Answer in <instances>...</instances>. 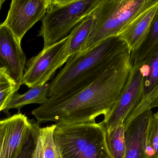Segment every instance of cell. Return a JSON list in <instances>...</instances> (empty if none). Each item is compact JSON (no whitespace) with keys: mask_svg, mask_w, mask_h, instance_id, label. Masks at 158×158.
Here are the masks:
<instances>
[{"mask_svg":"<svg viewBox=\"0 0 158 158\" xmlns=\"http://www.w3.org/2000/svg\"><path fill=\"white\" fill-rule=\"evenodd\" d=\"M132 65L129 52L119 63L87 87L64 98L49 97L31 114L40 125L49 122L56 125L96 122L100 115L105 118L118 100Z\"/></svg>","mask_w":158,"mask_h":158,"instance_id":"1","label":"cell"},{"mask_svg":"<svg viewBox=\"0 0 158 158\" xmlns=\"http://www.w3.org/2000/svg\"><path fill=\"white\" fill-rule=\"evenodd\" d=\"M129 52L125 42L113 37L71 56L49 83L48 97L61 99L77 92L115 66Z\"/></svg>","mask_w":158,"mask_h":158,"instance_id":"2","label":"cell"},{"mask_svg":"<svg viewBox=\"0 0 158 158\" xmlns=\"http://www.w3.org/2000/svg\"><path fill=\"white\" fill-rule=\"evenodd\" d=\"M158 2V0H99L91 15L94 25L82 51L119 34L140 14Z\"/></svg>","mask_w":158,"mask_h":158,"instance_id":"3","label":"cell"},{"mask_svg":"<svg viewBox=\"0 0 158 158\" xmlns=\"http://www.w3.org/2000/svg\"><path fill=\"white\" fill-rule=\"evenodd\" d=\"M56 125L54 137L62 158H112L102 122Z\"/></svg>","mask_w":158,"mask_h":158,"instance_id":"4","label":"cell"},{"mask_svg":"<svg viewBox=\"0 0 158 158\" xmlns=\"http://www.w3.org/2000/svg\"><path fill=\"white\" fill-rule=\"evenodd\" d=\"M99 1L50 0L38 34L43 39L44 48L67 37L79 22L91 14Z\"/></svg>","mask_w":158,"mask_h":158,"instance_id":"5","label":"cell"},{"mask_svg":"<svg viewBox=\"0 0 158 158\" xmlns=\"http://www.w3.org/2000/svg\"><path fill=\"white\" fill-rule=\"evenodd\" d=\"M68 36L60 41L44 48L26 64L23 84L28 88L41 86L52 78L56 71L65 64L69 58L66 54Z\"/></svg>","mask_w":158,"mask_h":158,"instance_id":"6","label":"cell"},{"mask_svg":"<svg viewBox=\"0 0 158 158\" xmlns=\"http://www.w3.org/2000/svg\"><path fill=\"white\" fill-rule=\"evenodd\" d=\"M142 65V61L133 62L132 67L118 100L106 117L101 122L106 130L123 122L143 97L145 79Z\"/></svg>","mask_w":158,"mask_h":158,"instance_id":"7","label":"cell"},{"mask_svg":"<svg viewBox=\"0 0 158 158\" xmlns=\"http://www.w3.org/2000/svg\"><path fill=\"white\" fill-rule=\"evenodd\" d=\"M50 0H13L2 25L7 27L20 42L36 22L42 20Z\"/></svg>","mask_w":158,"mask_h":158,"instance_id":"8","label":"cell"},{"mask_svg":"<svg viewBox=\"0 0 158 158\" xmlns=\"http://www.w3.org/2000/svg\"><path fill=\"white\" fill-rule=\"evenodd\" d=\"M26 64L21 42L7 27L0 24V70L13 81L17 92L23 84Z\"/></svg>","mask_w":158,"mask_h":158,"instance_id":"9","label":"cell"},{"mask_svg":"<svg viewBox=\"0 0 158 158\" xmlns=\"http://www.w3.org/2000/svg\"><path fill=\"white\" fill-rule=\"evenodd\" d=\"M6 120L0 158H16L30 135V120L19 112Z\"/></svg>","mask_w":158,"mask_h":158,"instance_id":"10","label":"cell"},{"mask_svg":"<svg viewBox=\"0 0 158 158\" xmlns=\"http://www.w3.org/2000/svg\"><path fill=\"white\" fill-rule=\"evenodd\" d=\"M152 109L141 113L125 128L126 154L124 158H144L146 135Z\"/></svg>","mask_w":158,"mask_h":158,"instance_id":"11","label":"cell"},{"mask_svg":"<svg viewBox=\"0 0 158 158\" xmlns=\"http://www.w3.org/2000/svg\"><path fill=\"white\" fill-rule=\"evenodd\" d=\"M158 10V2L142 12L118 36L125 42L131 53L143 42Z\"/></svg>","mask_w":158,"mask_h":158,"instance_id":"12","label":"cell"},{"mask_svg":"<svg viewBox=\"0 0 158 158\" xmlns=\"http://www.w3.org/2000/svg\"><path fill=\"white\" fill-rule=\"evenodd\" d=\"M30 122L35 141L32 158H62L54 137L56 124L40 128L37 122Z\"/></svg>","mask_w":158,"mask_h":158,"instance_id":"13","label":"cell"},{"mask_svg":"<svg viewBox=\"0 0 158 158\" xmlns=\"http://www.w3.org/2000/svg\"><path fill=\"white\" fill-rule=\"evenodd\" d=\"M49 83H46L44 85L30 88L23 94H19L16 92L13 94L3 111L8 114L9 109H16L19 111L22 107L29 104L42 105L49 98Z\"/></svg>","mask_w":158,"mask_h":158,"instance_id":"14","label":"cell"},{"mask_svg":"<svg viewBox=\"0 0 158 158\" xmlns=\"http://www.w3.org/2000/svg\"><path fill=\"white\" fill-rule=\"evenodd\" d=\"M94 21V17L90 14L79 22L70 32L66 49L68 57L82 51L91 35Z\"/></svg>","mask_w":158,"mask_h":158,"instance_id":"15","label":"cell"},{"mask_svg":"<svg viewBox=\"0 0 158 158\" xmlns=\"http://www.w3.org/2000/svg\"><path fill=\"white\" fill-rule=\"evenodd\" d=\"M106 134L107 145L111 158H125L126 143L123 122L109 130H106Z\"/></svg>","mask_w":158,"mask_h":158,"instance_id":"16","label":"cell"},{"mask_svg":"<svg viewBox=\"0 0 158 158\" xmlns=\"http://www.w3.org/2000/svg\"><path fill=\"white\" fill-rule=\"evenodd\" d=\"M142 61L141 70L144 76V93L145 95L158 83V45Z\"/></svg>","mask_w":158,"mask_h":158,"instance_id":"17","label":"cell"},{"mask_svg":"<svg viewBox=\"0 0 158 158\" xmlns=\"http://www.w3.org/2000/svg\"><path fill=\"white\" fill-rule=\"evenodd\" d=\"M158 45V10L150 28L138 49L131 53L132 62L143 60Z\"/></svg>","mask_w":158,"mask_h":158,"instance_id":"18","label":"cell"},{"mask_svg":"<svg viewBox=\"0 0 158 158\" xmlns=\"http://www.w3.org/2000/svg\"><path fill=\"white\" fill-rule=\"evenodd\" d=\"M155 107H158V83L149 92L144 96L138 105L126 117L123 122L124 128L137 116Z\"/></svg>","mask_w":158,"mask_h":158,"instance_id":"19","label":"cell"},{"mask_svg":"<svg viewBox=\"0 0 158 158\" xmlns=\"http://www.w3.org/2000/svg\"><path fill=\"white\" fill-rule=\"evenodd\" d=\"M17 92L13 81L0 70V112L5 108L14 93Z\"/></svg>","mask_w":158,"mask_h":158,"instance_id":"20","label":"cell"},{"mask_svg":"<svg viewBox=\"0 0 158 158\" xmlns=\"http://www.w3.org/2000/svg\"><path fill=\"white\" fill-rule=\"evenodd\" d=\"M146 141L150 143L158 158V110L151 116L146 135Z\"/></svg>","mask_w":158,"mask_h":158,"instance_id":"21","label":"cell"},{"mask_svg":"<svg viewBox=\"0 0 158 158\" xmlns=\"http://www.w3.org/2000/svg\"><path fill=\"white\" fill-rule=\"evenodd\" d=\"M34 142V135L31 129L30 135L16 158H32Z\"/></svg>","mask_w":158,"mask_h":158,"instance_id":"22","label":"cell"},{"mask_svg":"<svg viewBox=\"0 0 158 158\" xmlns=\"http://www.w3.org/2000/svg\"><path fill=\"white\" fill-rule=\"evenodd\" d=\"M144 158H156V152L153 147L146 141L145 144Z\"/></svg>","mask_w":158,"mask_h":158,"instance_id":"23","label":"cell"},{"mask_svg":"<svg viewBox=\"0 0 158 158\" xmlns=\"http://www.w3.org/2000/svg\"><path fill=\"white\" fill-rule=\"evenodd\" d=\"M6 124V119L3 120H0V157L2 153L5 134Z\"/></svg>","mask_w":158,"mask_h":158,"instance_id":"24","label":"cell"},{"mask_svg":"<svg viewBox=\"0 0 158 158\" xmlns=\"http://www.w3.org/2000/svg\"><path fill=\"white\" fill-rule=\"evenodd\" d=\"M4 0H0V9H1V7H2V5L3 3L4 2Z\"/></svg>","mask_w":158,"mask_h":158,"instance_id":"25","label":"cell"}]
</instances>
